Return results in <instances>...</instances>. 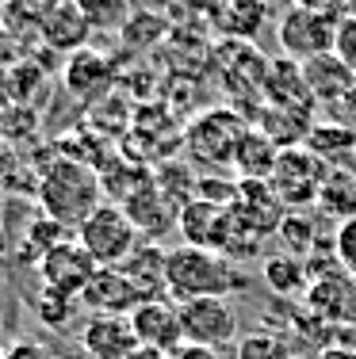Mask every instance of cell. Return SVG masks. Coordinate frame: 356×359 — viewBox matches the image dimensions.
<instances>
[{"label":"cell","instance_id":"cb8c5ba5","mask_svg":"<svg viewBox=\"0 0 356 359\" xmlns=\"http://www.w3.org/2000/svg\"><path fill=\"white\" fill-rule=\"evenodd\" d=\"M318 210L341 222L356 218V168H329L326 180H322Z\"/></svg>","mask_w":356,"mask_h":359},{"label":"cell","instance_id":"ac0fdd59","mask_svg":"<svg viewBox=\"0 0 356 359\" xmlns=\"http://www.w3.org/2000/svg\"><path fill=\"white\" fill-rule=\"evenodd\" d=\"M307 149L326 168H356V126L349 123H315Z\"/></svg>","mask_w":356,"mask_h":359},{"label":"cell","instance_id":"d6986e66","mask_svg":"<svg viewBox=\"0 0 356 359\" xmlns=\"http://www.w3.org/2000/svg\"><path fill=\"white\" fill-rule=\"evenodd\" d=\"M253 126H257L261 134H268V138H272L279 149H299V145H307L310 130H315V123H310V111L272 107V104L261 107V115L253 118Z\"/></svg>","mask_w":356,"mask_h":359},{"label":"cell","instance_id":"b9f144b4","mask_svg":"<svg viewBox=\"0 0 356 359\" xmlns=\"http://www.w3.org/2000/svg\"><path fill=\"white\" fill-rule=\"evenodd\" d=\"M0 134H4V111H0Z\"/></svg>","mask_w":356,"mask_h":359},{"label":"cell","instance_id":"e575fe53","mask_svg":"<svg viewBox=\"0 0 356 359\" xmlns=\"http://www.w3.org/2000/svg\"><path fill=\"white\" fill-rule=\"evenodd\" d=\"M4 359H58V355L39 340H15V344L4 348Z\"/></svg>","mask_w":356,"mask_h":359},{"label":"cell","instance_id":"ffe728a7","mask_svg":"<svg viewBox=\"0 0 356 359\" xmlns=\"http://www.w3.org/2000/svg\"><path fill=\"white\" fill-rule=\"evenodd\" d=\"M303 81H307L315 104H337L352 92L356 76L337 62V54H326V57H315V62L303 65Z\"/></svg>","mask_w":356,"mask_h":359},{"label":"cell","instance_id":"8d00e7d4","mask_svg":"<svg viewBox=\"0 0 356 359\" xmlns=\"http://www.w3.org/2000/svg\"><path fill=\"white\" fill-rule=\"evenodd\" d=\"M295 8H307V12H322V15H337L341 20L349 8H345V0H291Z\"/></svg>","mask_w":356,"mask_h":359},{"label":"cell","instance_id":"d6a6232c","mask_svg":"<svg viewBox=\"0 0 356 359\" xmlns=\"http://www.w3.org/2000/svg\"><path fill=\"white\" fill-rule=\"evenodd\" d=\"M334 54L337 62L345 65L352 76H356V12H345L337 20V42H334Z\"/></svg>","mask_w":356,"mask_h":359},{"label":"cell","instance_id":"83f0119b","mask_svg":"<svg viewBox=\"0 0 356 359\" xmlns=\"http://www.w3.org/2000/svg\"><path fill=\"white\" fill-rule=\"evenodd\" d=\"M234 359H295V344L287 332L253 329L242 332V340L234 344Z\"/></svg>","mask_w":356,"mask_h":359},{"label":"cell","instance_id":"74e56055","mask_svg":"<svg viewBox=\"0 0 356 359\" xmlns=\"http://www.w3.org/2000/svg\"><path fill=\"white\" fill-rule=\"evenodd\" d=\"M318 359H356V352H352V348H345V344H326L318 352Z\"/></svg>","mask_w":356,"mask_h":359},{"label":"cell","instance_id":"6da1fadb","mask_svg":"<svg viewBox=\"0 0 356 359\" xmlns=\"http://www.w3.org/2000/svg\"><path fill=\"white\" fill-rule=\"evenodd\" d=\"M245 287L242 268L223 252L176 245L165 260V298L176 306L196 302V298H230Z\"/></svg>","mask_w":356,"mask_h":359},{"label":"cell","instance_id":"8fae6325","mask_svg":"<svg viewBox=\"0 0 356 359\" xmlns=\"http://www.w3.org/2000/svg\"><path fill=\"white\" fill-rule=\"evenodd\" d=\"M77 340L88 359H131L142 348L131 318H112V313H88L77 329Z\"/></svg>","mask_w":356,"mask_h":359},{"label":"cell","instance_id":"4fadbf2b","mask_svg":"<svg viewBox=\"0 0 356 359\" xmlns=\"http://www.w3.org/2000/svg\"><path fill=\"white\" fill-rule=\"evenodd\" d=\"M123 210H126V218L134 222V229H138L142 241H154V245H161L165 233H173L176 218H180V203L169 199V195L157 187V180H150L142 191H134L131 199L123 203Z\"/></svg>","mask_w":356,"mask_h":359},{"label":"cell","instance_id":"d590c367","mask_svg":"<svg viewBox=\"0 0 356 359\" xmlns=\"http://www.w3.org/2000/svg\"><path fill=\"white\" fill-rule=\"evenodd\" d=\"M173 359H234V348H203V344H180Z\"/></svg>","mask_w":356,"mask_h":359},{"label":"cell","instance_id":"ee69618b","mask_svg":"<svg viewBox=\"0 0 356 359\" xmlns=\"http://www.w3.org/2000/svg\"><path fill=\"white\" fill-rule=\"evenodd\" d=\"M0 359H4V348H0Z\"/></svg>","mask_w":356,"mask_h":359},{"label":"cell","instance_id":"f35d334b","mask_svg":"<svg viewBox=\"0 0 356 359\" xmlns=\"http://www.w3.org/2000/svg\"><path fill=\"white\" fill-rule=\"evenodd\" d=\"M131 359H173V355H165V352H157V348H146V344H142Z\"/></svg>","mask_w":356,"mask_h":359},{"label":"cell","instance_id":"4dcf8cb0","mask_svg":"<svg viewBox=\"0 0 356 359\" xmlns=\"http://www.w3.org/2000/svg\"><path fill=\"white\" fill-rule=\"evenodd\" d=\"M35 306H39V321L46 325V329H65L73 318V310H77V298H65V294H54V290H46L42 287L39 290V298H35Z\"/></svg>","mask_w":356,"mask_h":359},{"label":"cell","instance_id":"8992f818","mask_svg":"<svg viewBox=\"0 0 356 359\" xmlns=\"http://www.w3.org/2000/svg\"><path fill=\"white\" fill-rule=\"evenodd\" d=\"M276 39L284 57L307 65L315 57L334 54L337 42V15H322V12H307V8H287L276 23Z\"/></svg>","mask_w":356,"mask_h":359},{"label":"cell","instance_id":"d4e9b609","mask_svg":"<svg viewBox=\"0 0 356 359\" xmlns=\"http://www.w3.org/2000/svg\"><path fill=\"white\" fill-rule=\"evenodd\" d=\"M261 276H265V283L276 290V294H303V290L310 287V271H307V260H299V256L291 252H276V256H265V264H261Z\"/></svg>","mask_w":356,"mask_h":359},{"label":"cell","instance_id":"7bdbcfd3","mask_svg":"<svg viewBox=\"0 0 356 359\" xmlns=\"http://www.w3.org/2000/svg\"><path fill=\"white\" fill-rule=\"evenodd\" d=\"M345 8H356V0H345Z\"/></svg>","mask_w":356,"mask_h":359},{"label":"cell","instance_id":"e0dca14e","mask_svg":"<svg viewBox=\"0 0 356 359\" xmlns=\"http://www.w3.org/2000/svg\"><path fill=\"white\" fill-rule=\"evenodd\" d=\"M265 104L272 107H295V111H310L315 96H310L307 81H303V65L291 57H279L268 65V81H265Z\"/></svg>","mask_w":356,"mask_h":359},{"label":"cell","instance_id":"836d02e7","mask_svg":"<svg viewBox=\"0 0 356 359\" xmlns=\"http://www.w3.org/2000/svg\"><path fill=\"white\" fill-rule=\"evenodd\" d=\"M334 256H337V264H341V271H349L356 279V218L341 222V226L334 229Z\"/></svg>","mask_w":356,"mask_h":359},{"label":"cell","instance_id":"7402d4cb","mask_svg":"<svg viewBox=\"0 0 356 359\" xmlns=\"http://www.w3.org/2000/svg\"><path fill=\"white\" fill-rule=\"evenodd\" d=\"M279 145L268 138V134H261L257 126H253L249 134H245V142L237 145V157H234V172L242 180H268L279 161Z\"/></svg>","mask_w":356,"mask_h":359},{"label":"cell","instance_id":"60d3db41","mask_svg":"<svg viewBox=\"0 0 356 359\" xmlns=\"http://www.w3.org/2000/svg\"><path fill=\"white\" fill-rule=\"evenodd\" d=\"M4 207H8V187L0 184V218H4Z\"/></svg>","mask_w":356,"mask_h":359},{"label":"cell","instance_id":"7c38bea8","mask_svg":"<svg viewBox=\"0 0 356 359\" xmlns=\"http://www.w3.org/2000/svg\"><path fill=\"white\" fill-rule=\"evenodd\" d=\"M307 310L326 325H334V329L356 325V279L349 271H329L322 279H310Z\"/></svg>","mask_w":356,"mask_h":359},{"label":"cell","instance_id":"f1b7e54d","mask_svg":"<svg viewBox=\"0 0 356 359\" xmlns=\"http://www.w3.org/2000/svg\"><path fill=\"white\" fill-rule=\"evenodd\" d=\"M65 237H73V233H70L65 226H58L54 218H46V215L39 210V218L31 222L27 229H23V241H20V260H31V264L39 268V264H42V256H46L50 249H58V245H62Z\"/></svg>","mask_w":356,"mask_h":359},{"label":"cell","instance_id":"9a60e30c","mask_svg":"<svg viewBox=\"0 0 356 359\" xmlns=\"http://www.w3.org/2000/svg\"><path fill=\"white\" fill-rule=\"evenodd\" d=\"M92 35H96V31H92V23L84 20V12L73 0H58V8L50 12V20L42 23V31H39L42 46L54 50V54H65V57L88 50Z\"/></svg>","mask_w":356,"mask_h":359},{"label":"cell","instance_id":"ba28073f","mask_svg":"<svg viewBox=\"0 0 356 359\" xmlns=\"http://www.w3.org/2000/svg\"><path fill=\"white\" fill-rule=\"evenodd\" d=\"M100 271V264L88 256V249L77 241V233L65 237L58 249H50L46 256H42L39 264V276H42V287L54 290V294H65V298H77L88 290L92 276Z\"/></svg>","mask_w":356,"mask_h":359},{"label":"cell","instance_id":"ab89813d","mask_svg":"<svg viewBox=\"0 0 356 359\" xmlns=\"http://www.w3.org/2000/svg\"><path fill=\"white\" fill-rule=\"evenodd\" d=\"M8 252L12 249H8V237H4V229H0V271H4V264H8Z\"/></svg>","mask_w":356,"mask_h":359},{"label":"cell","instance_id":"7a4b0ae2","mask_svg":"<svg viewBox=\"0 0 356 359\" xmlns=\"http://www.w3.org/2000/svg\"><path fill=\"white\" fill-rule=\"evenodd\" d=\"M100 191L104 180L92 165H84L81 157H58L42 168L39 176V210L46 218H54L58 226H65L70 233H77V226L92 210L100 207Z\"/></svg>","mask_w":356,"mask_h":359},{"label":"cell","instance_id":"5bb4252c","mask_svg":"<svg viewBox=\"0 0 356 359\" xmlns=\"http://www.w3.org/2000/svg\"><path fill=\"white\" fill-rule=\"evenodd\" d=\"M176 233H180V245L223 252L226 233H230V210L203 199H188L180 207V218H176Z\"/></svg>","mask_w":356,"mask_h":359},{"label":"cell","instance_id":"484cf974","mask_svg":"<svg viewBox=\"0 0 356 359\" xmlns=\"http://www.w3.org/2000/svg\"><path fill=\"white\" fill-rule=\"evenodd\" d=\"M279 245H284V252L299 256V260H310L318 249V226H315V215L310 210H287L284 222H279L276 229Z\"/></svg>","mask_w":356,"mask_h":359},{"label":"cell","instance_id":"30bf717a","mask_svg":"<svg viewBox=\"0 0 356 359\" xmlns=\"http://www.w3.org/2000/svg\"><path fill=\"white\" fill-rule=\"evenodd\" d=\"M131 325H134V337L138 344L146 348H157V352L173 355L176 348L184 344V325H180V306L173 298H146L138 310L131 313Z\"/></svg>","mask_w":356,"mask_h":359},{"label":"cell","instance_id":"277c9868","mask_svg":"<svg viewBox=\"0 0 356 359\" xmlns=\"http://www.w3.org/2000/svg\"><path fill=\"white\" fill-rule=\"evenodd\" d=\"M77 241L88 249V256L100 268H123L131 252L142 245L134 222L126 218L123 203H100L88 218L77 226Z\"/></svg>","mask_w":356,"mask_h":359},{"label":"cell","instance_id":"3957f363","mask_svg":"<svg viewBox=\"0 0 356 359\" xmlns=\"http://www.w3.org/2000/svg\"><path fill=\"white\" fill-rule=\"evenodd\" d=\"M253 130V123L234 107H207L184 126V153L192 157V165L207 168V172H223L234 168L237 145L245 142V134Z\"/></svg>","mask_w":356,"mask_h":359},{"label":"cell","instance_id":"9c48e42d","mask_svg":"<svg viewBox=\"0 0 356 359\" xmlns=\"http://www.w3.org/2000/svg\"><path fill=\"white\" fill-rule=\"evenodd\" d=\"M146 290L134 283L123 268H100L92 276L88 290L81 294V310L88 313H112V318H131L142 302H146Z\"/></svg>","mask_w":356,"mask_h":359},{"label":"cell","instance_id":"f546056e","mask_svg":"<svg viewBox=\"0 0 356 359\" xmlns=\"http://www.w3.org/2000/svg\"><path fill=\"white\" fill-rule=\"evenodd\" d=\"M92 23V31H123L134 15V0H73Z\"/></svg>","mask_w":356,"mask_h":359},{"label":"cell","instance_id":"52a82bcc","mask_svg":"<svg viewBox=\"0 0 356 359\" xmlns=\"http://www.w3.org/2000/svg\"><path fill=\"white\" fill-rule=\"evenodd\" d=\"M180 325H184V344H203V348H234L242 340V325L230 298H196L180 306Z\"/></svg>","mask_w":356,"mask_h":359},{"label":"cell","instance_id":"44dd1931","mask_svg":"<svg viewBox=\"0 0 356 359\" xmlns=\"http://www.w3.org/2000/svg\"><path fill=\"white\" fill-rule=\"evenodd\" d=\"M218 27L226 31V39L253 42L268 27V4L265 0H226L218 8Z\"/></svg>","mask_w":356,"mask_h":359},{"label":"cell","instance_id":"5b68a950","mask_svg":"<svg viewBox=\"0 0 356 359\" xmlns=\"http://www.w3.org/2000/svg\"><path fill=\"white\" fill-rule=\"evenodd\" d=\"M329 168L322 165L315 153L307 149V145H299V149H284L272 168V176H268V184H272L276 199L284 203L287 210H310L318 207V195H322V180H326Z\"/></svg>","mask_w":356,"mask_h":359},{"label":"cell","instance_id":"4316f807","mask_svg":"<svg viewBox=\"0 0 356 359\" xmlns=\"http://www.w3.org/2000/svg\"><path fill=\"white\" fill-rule=\"evenodd\" d=\"M54 8L58 0H4V27L20 39H39Z\"/></svg>","mask_w":356,"mask_h":359},{"label":"cell","instance_id":"603a6c76","mask_svg":"<svg viewBox=\"0 0 356 359\" xmlns=\"http://www.w3.org/2000/svg\"><path fill=\"white\" fill-rule=\"evenodd\" d=\"M165 260H169V249H161L154 241H142L138 249L131 252V260L123 264V271L146 290L150 298H161L165 294Z\"/></svg>","mask_w":356,"mask_h":359},{"label":"cell","instance_id":"1f68e13d","mask_svg":"<svg viewBox=\"0 0 356 359\" xmlns=\"http://www.w3.org/2000/svg\"><path fill=\"white\" fill-rule=\"evenodd\" d=\"M196 199L234 210V203H237V180L223 176V172H203V176L196 180Z\"/></svg>","mask_w":356,"mask_h":359},{"label":"cell","instance_id":"2e32d148","mask_svg":"<svg viewBox=\"0 0 356 359\" xmlns=\"http://www.w3.org/2000/svg\"><path fill=\"white\" fill-rule=\"evenodd\" d=\"M62 84L81 100H96L115 84V65L107 54H100V50L88 46V50H81V54H73L70 62H65Z\"/></svg>","mask_w":356,"mask_h":359}]
</instances>
